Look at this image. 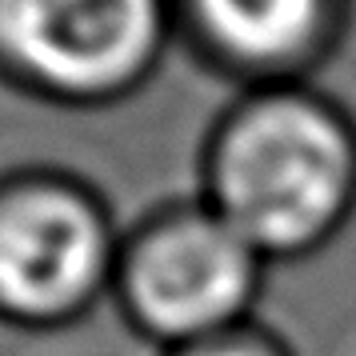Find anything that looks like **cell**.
I'll use <instances>...</instances> for the list:
<instances>
[{
  "label": "cell",
  "instance_id": "5b68a950",
  "mask_svg": "<svg viewBox=\"0 0 356 356\" xmlns=\"http://www.w3.org/2000/svg\"><path fill=\"white\" fill-rule=\"evenodd\" d=\"M177 40L241 88L312 84L337 56L353 0H172Z\"/></svg>",
  "mask_w": 356,
  "mask_h": 356
},
{
  "label": "cell",
  "instance_id": "6da1fadb",
  "mask_svg": "<svg viewBox=\"0 0 356 356\" xmlns=\"http://www.w3.org/2000/svg\"><path fill=\"white\" fill-rule=\"evenodd\" d=\"M200 200L268 264H296L356 216V116L316 84L241 88L200 148Z\"/></svg>",
  "mask_w": 356,
  "mask_h": 356
},
{
  "label": "cell",
  "instance_id": "7a4b0ae2",
  "mask_svg": "<svg viewBox=\"0 0 356 356\" xmlns=\"http://www.w3.org/2000/svg\"><path fill=\"white\" fill-rule=\"evenodd\" d=\"M268 260L193 196L124 228L113 305L132 332L161 353L257 321Z\"/></svg>",
  "mask_w": 356,
  "mask_h": 356
},
{
  "label": "cell",
  "instance_id": "8992f818",
  "mask_svg": "<svg viewBox=\"0 0 356 356\" xmlns=\"http://www.w3.org/2000/svg\"><path fill=\"white\" fill-rule=\"evenodd\" d=\"M161 356H296V353L273 328L248 321L241 328H228V332H216L209 340H196V344H184V348H172V353Z\"/></svg>",
  "mask_w": 356,
  "mask_h": 356
},
{
  "label": "cell",
  "instance_id": "277c9868",
  "mask_svg": "<svg viewBox=\"0 0 356 356\" xmlns=\"http://www.w3.org/2000/svg\"><path fill=\"white\" fill-rule=\"evenodd\" d=\"M172 44V0H0V76L60 108L140 92Z\"/></svg>",
  "mask_w": 356,
  "mask_h": 356
},
{
  "label": "cell",
  "instance_id": "3957f363",
  "mask_svg": "<svg viewBox=\"0 0 356 356\" xmlns=\"http://www.w3.org/2000/svg\"><path fill=\"white\" fill-rule=\"evenodd\" d=\"M124 228L108 200L72 172L0 177V324L52 332L113 300Z\"/></svg>",
  "mask_w": 356,
  "mask_h": 356
}]
</instances>
